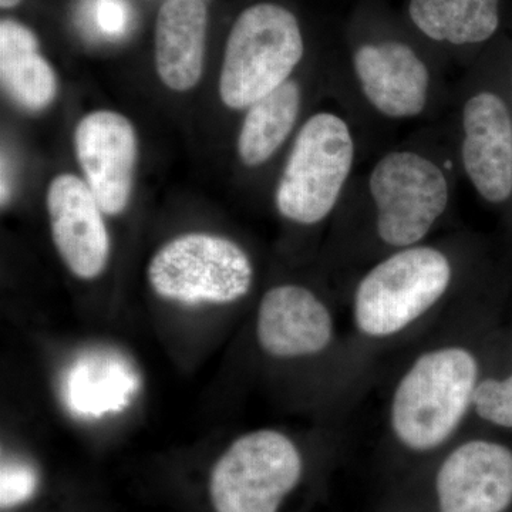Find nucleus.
<instances>
[{"instance_id":"22","label":"nucleus","mask_w":512,"mask_h":512,"mask_svg":"<svg viewBox=\"0 0 512 512\" xmlns=\"http://www.w3.org/2000/svg\"><path fill=\"white\" fill-rule=\"evenodd\" d=\"M508 89H510V97L512 103V57L508 59Z\"/></svg>"},{"instance_id":"19","label":"nucleus","mask_w":512,"mask_h":512,"mask_svg":"<svg viewBox=\"0 0 512 512\" xmlns=\"http://www.w3.org/2000/svg\"><path fill=\"white\" fill-rule=\"evenodd\" d=\"M92 16L101 35L117 37L126 32L130 12L124 0H94Z\"/></svg>"},{"instance_id":"17","label":"nucleus","mask_w":512,"mask_h":512,"mask_svg":"<svg viewBox=\"0 0 512 512\" xmlns=\"http://www.w3.org/2000/svg\"><path fill=\"white\" fill-rule=\"evenodd\" d=\"M0 79L10 99L28 111H42L57 94V77L35 33L16 20L0 23Z\"/></svg>"},{"instance_id":"1","label":"nucleus","mask_w":512,"mask_h":512,"mask_svg":"<svg viewBox=\"0 0 512 512\" xmlns=\"http://www.w3.org/2000/svg\"><path fill=\"white\" fill-rule=\"evenodd\" d=\"M460 180L444 119L372 157L353 175L333 218L352 281L382 256L429 241L450 220Z\"/></svg>"},{"instance_id":"4","label":"nucleus","mask_w":512,"mask_h":512,"mask_svg":"<svg viewBox=\"0 0 512 512\" xmlns=\"http://www.w3.org/2000/svg\"><path fill=\"white\" fill-rule=\"evenodd\" d=\"M481 377L480 357L466 342H441L420 352L397 377L387 403L394 443L416 456L446 447L473 413Z\"/></svg>"},{"instance_id":"15","label":"nucleus","mask_w":512,"mask_h":512,"mask_svg":"<svg viewBox=\"0 0 512 512\" xmlns=\"http://www.w3.org/2000/svg\"><path fill=\"white\" fill-rule=\"evenodd\" d=\"M302 79L295 74L245 110L237 140L239 161L244 167H266L301 130L309 97L308 84Z\"/></svg>"},{"instance_id":"21","label":"nucleus","mask_w":512,"mask_h":512,"mask_svg":"<svg viewBox=\"0 0 512 512\" xmlns=\"http://www.w3.org/2000/svg\"><path fill=\"white\" fill-rule=\"evenodd\" d=\"M20 2H22V0H0V6H2V9L15 8Z\"/></svg>"},{"instance_id":"14","label":"nucleus","mask_w":512,"mask_h":512,"mask_svg":"<svg viewBox=\"0 0 512 512\" xmlns=\"http://www.w3.org/2000/svg\"><path fill=\"white\" fill-rule=\"evenodd\" d=\"M501 6L503 0H409L406 18L441 59L454 57L467 70L500 32Z\"/></svg>"},{"instance_id":"8","label":"nucleus","mask_w":512,"mask_h":512,"mask_svg":"<svg viewBox=\"0 0 512 512\" xmlns=\"http://www.w3.org/2000/svg\"><path fill=\"white\" fill-rule=\"evenodd\" d=\"M305 458L288 434L251 431L212 467L208 495L214 512H279L302 483Z\"/></svg>"},{"instance_id":"7","label":"nucleus","mask_w":512,"mask_h":512,"mask_svg":"<svg viewBox=\"0 0 512 512\" xmlns=\"http://www.w3.org/2000/svg\"><path fill=\"white\" fill-rule=\"evenodd\" d=\"M306 46L295 13L274 2L249 6L235 20L220 76L222 103L247 110L298 73Z\"/></svg>"},{"instance_id":"3","label":"nucleus","mask_w":512,"mask_h":512,"mask_svg":"<svg viewBox=\"0 0 512 512\" xmlns=\"http://www.w3.org/2000/svg\"><path fill=\"white\" fill-rule=\"evenodd\" d=\"M477 239H429L377 259L353 278L350 316L360 339L400 338L480 279Z\"/></svg>"},{"instance_id":"11","label":"nucleus","mask_w":512,"mask_h":512,"mask_svg":"<svg viewBox=\"0 0 512 512\" xmlns=\"http://www.w3.org/2000/svg\"><path fill=\"white\" fill-rule=\"evenodd\" d=\"M336 322L325 299L302 284L269 288L256 312V340L276 360L322 355L335 343Z\"/></svg>"},{"instance_id":"6","label":"nucleus","mask_w":512,"mask_h":512,"mask_svg":"<svg viewBox=\"0 0 512 512\" xmlns=\"http://www.w3.org/2000/svg\"><path fill=\"white\" fill-rule=\"evenodd\" d=\"M362 158V141L345 113H312L293 138L276 177L279 217L301 228L333 220Z\"/></svg>"},{"instance_id":"12","label":"nucleus","mask_w":512,"mask_h":512,"mask_svg":"<svg viewBox=\"0 0 512 512\" xmlns=\"http://www.w3.org/2000/svg\"><path fill=\"white\" fill-rule=\"evenodd\" d=\"M74 151L84 181L104 214L120 215L133 190L137 136L131 121L116 111L87 114L74 131Z\"/></svg>"},{"instance_id":"18","label":"nucleus","mask_w":512,"mask_h":512,"mask_svg":"<svg viewBox=\"0 0 512 512\" xmlns=\"http://www.w3.org/2000/svg\"><path fill=\"white\" fill-rule=\"evenodd\" d=\"M473 414L497 429L512 430V370L503 377H481Z\"/></svg>"},{"instance_id":"2","label":"nucleus","mask_w":512,"mask_h":512,"mask_svg":"<svg viewBox=\"0 0 512 512\" xmlns=\"http://www.w3.org/2000/svg\"><path fill=\"white\" fill-rule=\"evenodd\" d=\"M423 42V40H420ZM394 32L349 40L345 63L329 76L343 113L362 141L363 158L375 157L390 134L409 123H437L453 99L446 62L431 47Z\"/></svg>"},{"instance_id":"13","label":"nucleus","mask_w":512,"mask_h":512,"mask_svg":"<svg viewBox=\"0 0 512 512\" xmlns=\"http://www.w3.org/2000/svg\"><path fill=\"white\" fill-rule=\"evenodd\" d=\"M53 242L73 275L94 279L106 269L110 237L99 201L86 181L73 174L53 178L47 191Z\"/></svg>"},{"instance_id":"16","label":"nucleus","mask_w":512,"mask_h":512,"mask_svg":"<svg viewBox=\"0 0 512 512\" xmlns=\"http://www.w3.org/2000/svg\"><path fill=\"white\" fill-rule=\"evenodd\" d=\"M208 10L202 0H165L156 23V67L161 82L188 92L204 67Z\"/></svg>"},{"instance_id":"10","label":"nucleus","mask_w":512,"mask_h":512,"mask_svg":"<svg viewBox=\"0 0 512 512\" xmlns=\"http://www.w3.org/2000/svg\"><path fill=\"white\" fill-rule=\"evenodd\" d=\"M437 512H505L512 505V448L471 437L448 448L434 474Z\"/></svg>"},{"instance_id":"20","label":"nucleus","mask_w":512,"mask_h":512,"mask_svg":"<svg viewBox=\"0 0 512 512\" xmlns=\"http://www.w3.org/2000/svg\"><path fill=\"white\" fill-rule=\"evenodd\" d=\"M35 485L36 478L28 467L3 464L2 508L12 507L28 498L35 490Z\"/></svg>"},{"instance_id":"5","label":"nucleus","mask_w":512,"mask_h":512,"mask_svg":"<svg viewBox=\"0 0 512 512\" xmlns=\"http://www.w3.org/2000/svg\"><path fill=\"white\" fill-rule=\"evenodd\" d=\"M508 59L485 53L454 83L446 120L461 178L512 221V103Z\"/></svg>"},{"instance_id":"9","label":"nucleus","mask_w":512,"mask_h":512,"mask_svg":"<svg viewBox=\"0 0 512 512\" xmlns=\"http://www.w3.org/2000/svg\"><path fill=\"white\" fill-rule=\"evenodd\" d=\"M147 275L154 292L168 301L232 303L251 292L255 268L237 242L211 234H187L153 256Z\"/></svg>"}]
</instances>
